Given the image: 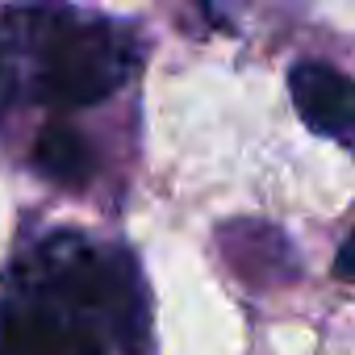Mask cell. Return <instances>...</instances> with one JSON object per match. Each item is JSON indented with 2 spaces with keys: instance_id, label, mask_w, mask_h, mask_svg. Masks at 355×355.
<instances>
[{
  "instance_id": "obj_1",
  "label": "cell",
  "mask_w": 355,
  "mask_h": 355,
  "mask_svg": "<svg viewBox=\"0 0 355 355\" xmlns=\"http://www.w3.org/2000/svg\"><path fill=\"white\" fill-rule=\"evenodd\" d=\"M134 71L130 34L71 13L17 9L0 17V113L21 96L84 109L113 96Z\"/></svg>"
},
{
  "instance_id": "obj_2",
  "label": "cell",
  "mask_w": 355,
  "mask_h": 355,
  "mask_svg": "<svg viewBox=\"0 0 355 355\" xmlns=\"http://www.w3.org/2000/svg\"><path fill=\"white\" fill-rule=\"evenodd\" d=\"M34 259L67 288V297L92 318V326L105 338H113L130 355L146 351L150 309H146V293H142L130 251L92 243L76 230H63V234L46 239L34 251Z\"/></svg>"
},
{
  "instance_id": "obj_3",
  "label": "cell",
  "mask_w": 355,
  "mask_h": 355,
  "mask_svg": "<svg viewBox=\"0 0 355 355\" xmlns=\"http://www.w3.org/2000/svg\"><path fill=\"white\" fill-rule=\"evenodd\" d=\"M0 355H105V334L30 255L0 280Z\"/></svg>"
},
{
  "instance_id": "obj_4",
  "label": "cell",
  "mask_w": 355,
  "mask_h": 355,
  "mask_svg": "<svg viewBox=\"0 0 355 355\" xmlns=\"http://www.w3.org/2000/svg\"><path fill=\"white\" fill-rule=\"evenodd\" d=\"M301 121L326 138H355V80L330 63H301L288 76Z\"/></svg>"
},
{
  "instance_id": "obj_5",
  "label": "cell",
  "mask_w": 355,
  "mask_h": 355,
  "mask_svg": "<svg viewBox=\"0 0 355 355\" xmlns=\"http://www.w3.org/2000/svg\"><path fill=\"white\" fill-rule=\"evenodd\" d=\"M34 167L63 189H80L92 175V146L71 125H46L34 142Z\"/></svg>"
},
{
  "instance_id": "obj_6",
  "label": "cell",
  "mask_w": 355,
  "mask_h": 355,
  "mask_svg": "<svg viewBox=\"0 0 355 355\" xmlns=\"http://www.w3.org/2000/svg\"><path fill=\"white\" fill-rule=\"evenodd\" d=\"M334 272H338L343 280H355V234L343 243V251H338V259H334Z\"/></svg>"
}]
</instances>
